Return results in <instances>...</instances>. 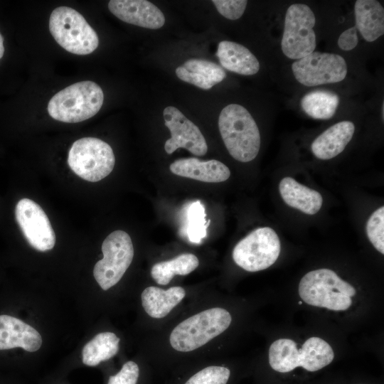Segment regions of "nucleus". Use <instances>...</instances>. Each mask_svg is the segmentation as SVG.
Segmentation results:
<instances>
[{
  "label": "nucleus",
  "mask_w": 384,
  "mask_h": 384,
  "mask_svg": "<svg viewBox=\"0 0 384 384\" xmlns=\"http://www.w3.org/2000/svg\"><path fill=\"white\" fill-rule=\"evenodd\" d=\"M218 128L224 144L233 159L249 162L257 156L260 133L245 107L238 104L226 105L220 113Z\"/></svg>",
  "instance_id": "nucleus-1"
},
{
  "label": "nucleus",
  "mask_w": 384,
  "mask_h": 384,
  "mask_svg": "<svg viewBox=\"0 0 384 384\" xmlns=\"http://www.w3.org/2000/svg\"><path fill=\"white\" fill-rule=\"evenodd\" d=\"M334 358L331 346L324 339L313 336L298 350L292 339L280 338L269 349V363L279 373H288L297 367L314 372L330 364Z\"/></svg>",
  "instance_id": "nucleus-2"
},
{
  "label": "nucleus",
  "mask_w": 384,
  "mask_h": 384,
  "mask_svg": "<svg viewBox=\"0 0 384 384\" xmlns=\"http://www.w3.org/2000/svg\"><path fill=\"white\" fill-rule=\"evenodd\" d=\"M103 101V91L97 83L78 82L53 95L48 104V112L60 122H80L95 115Z\"/></svg>",
  "instance_id": "nucleus-3"
},
{
  "label": "nucleus",
  "mask_w": 384,
  "mask_h": 384,
  "mask_svg": "<svg viewBox=\"0 0 384 384\" xmlns=\"http://www.w3.org/2000/svg\"><path fill=\"white\" fill-rule=\"evenodd\" d=\"M299 294L306 304L334 311H343L352 304L355 288L329 269L306 273L300 280Z\"/></svg>",
  "instance_id": "nucleus-4"
},
{
  "label": "nucleus",
  "mask_w": 384,
  "mask_h": 384,
  "mask_svg": "<svg viewBox=\"0 0 384 384\" xmlns=\"http://www.w3.org/2000/svg\"><path fill=\"white\" fill-rule=\"evenodd\" d=\"M231 321L230 313L223 308L206 309L178 324L171 333L170 344L178 351H194L224 332Z\"/></svg>",
  "instance_id": "nucleus-5"
},
{
  "label": "nucleus",
  "mask_w": 384,
  "mask_h": 384,
  "mask_svg": "<svg viewBox=\"0 0 384 384\" xmlns=\"http://www.w3.org/2000/svg\"><path fill=\"white\" fill-rule=\"evenodd\" d=\"M49 30L55 41L73 54H90L99 45L95 31L82 14L70 7L60 6L52 11Z\"/></svg>",
  "instance_id": "nucleus-6"
},
{
  "label": "nucleus",
  "mask_w": 384,
  "mask_h": 384,
  "mask_svg": "<svg viewBox=\"0 0 384 384\" xmlns=\"http://www.w3.org/2000/svg\"><path fill=\"white\" fill-rule=\"evenodd\" d=\"M70 169L81 178L97 182L113 170L115 157L111 146L95 137H85L72 144L68 156Z\"/></svg>",
  "instance_id": "nucleus-7"
},
{
  "label": "nucleus",
  "mask_w": 384,
  "mask_h": 384,
  "mask_svg": "<svg viewBox=\"0 0 384 384\" xmlns=\"http://www.w3.org/2000/svg\"><path fill=\"white\" fill-rule=\"evenodd\" d=\"M315 23V15L306 4L297 3L289 6L281 41L282 53L287 58L297 60L314 51Z\"/></svg>",
  "instance_id": "nucleus-8"
},
{
  "label": "nucleus",
  "mask_w": 384,
  "mask_h": 384,
  "mask_svg": "<svg viewBox=\"0 0 384 384\" xmlns=\"http://www.w3.org/2000/svg\"><path fill=\"white\" fill-rule=\"evenodd\" d=\"M103 258L94 266L93 275L100 287L107 290L115 285L131 265L134 247L125 231L111 233L102 245Z\"/></svg>",
  "instance_id": "nucleus-9"
},
{
  "label": "nucleus",
  "mask_w": 384,
  "mask_h": 384,
  "mask_svg": "<svg viewBox=\"0 0 384 384\" xmlns=\"http://www.w3.org/2000/svg\"><path fill=\"white\" fill-rule=\"evenodd\" d=\"M280 253V241L271 228H258L239 241L233 250V259L241 268L257 272L272 265Z\"/></svg>",
  "instance_id": "nucleus-10"
},
{
  "label": "nucleus",
  "mask_w": 384,
  "mask_h": 384,
  "mask_svg": "<svg viewBox=\"0 0 384 384\" xmlns=\"http://www.w3.org/2000/svg\"><path fill=\"white\" fill-rule=\"evenodd\" d=\"M295 79L302 85L314 87L341 82L345 79L348 67L340 55L316 52L292 64Z\"/></svg>",
  "instance_id": "nucleus-11"
},
{
  "label": "nucleus",
  "mask_w": 384,
  "mask_h": 384,
  "mask_svg": "<svg viewBox=\"0 0 384 384\" xmlns=\"http://www.w3.org/2000/svg\"><path fill=\"white\" fill-rule=\"evenodd\" d=\"M14 220L28 244L35 250L46 252L55 244V234L51 223L35 201L28 198L17 201L14 210Z\"/></svg>",
  "instance_id": "nucleus-12"
},
{
  "label": "nucleus",
  "mask_w": 384,
  "mask_h": 384,
  "mask_svg": "<svg viewBox=\"0 0 384 384\" xmlns=\"http://www.w3.org/2000/svg\"><path fill=\"white\" fill-rule=\"evenodd\" d=\"M165 126L171 132V138L164 144L168 154L178 148H184L195 156H203L208 151L207 142L199 128L178 109L167 106L163 111Z\"/></svg>",
  "instance_id": "nucleus-13"
},
{
  "label": "nucleus",
  "mask_w": 384,
  "mask_h": 384,
  "mask_svg": "<svg viewBox=\"0 0 384 384\" xmlns=\"http://www.w3.org/2000/svg\"><path fill=\"white\" fill-rule=\"evenodd\" d=\"M108 9L119 19L137 26L159 29L165 23L162 11L149 1L111 0Z\"/></svg>",
  "instance_id": "nucleus-14"
},
{
  "label": "nucleus",
  "mask_w": 384,
  "mask_h": 384,
  "mask_svg": "<svg viewBox=\"0 0 384 384\" xmlns=\"http://www.w3.org/2000/svg\"><path fill=\"white\" fill-rule=\"evenodd\" d=\"M41 345V336L33 327L14 316L0 315V350L18 347L34 352Z\"/></svg>",
  "instance_id": "nucleus-15"
},
{
  "label": "nucleus",
  "mask_w": 384,
  "mask_h": 384,
  "mask_svg": "<svg viewBox=\"0 0 384 384\" xmlns=\"http://www.w3.org/2000/svg\"><path fill=\"white\" fill-rule=\"evenodd\" d=\"M169 169L175 175L207 183L223 182L230 176V169L223 163L195 157L177 159L171 164Z\"/></svg>",
  "instance_id": "nucleus-16"
},
{
  "label": "nucleus",
  "mask_w": 384,
  "mask_h": 384,
  "mask_svg": "<svg viewBox=\"0 0 384 384\" xmlns=\"http://www.w3.org/2000/svg\"><path fill=\"white\" fill-rule=\"evenodd\" d=\"M354 132L355 125L351 121L333 124L314 140L311 146L313 154L321 160L336 157L350 142Z\"/></svg>",
  "instance_id": "nucleus-17"
},
{
  "label": "nucleus",
  "mask_w": 384,
  "mask_h": 384,
  "mask_svg": "<svg viewBox=\"0 0 384 384\" xmlns=\"http://www.w3.org/2000/svg\"><path fill=\"white\" fill-rule=\"evenodd\" d=\"M176 76L181 80L203 90H209L223 81L226 73L219 65L207 60L191 58L176 68Z\"/></svg>",
  "instance_id": "nucleus-18"
},
{
  "label": "nucleus",
  "mask_w": 384,
  "mask_h": 384,
  "mask_svg": "<svg viewBox=\"0 0 384 384\" xmlns=\"http://www.w3.org/2000/svg\"><path fill=\"white\" fill-rule=\"evenodd\" d=\"M215 55L223 68L240 75H252L260 68L255 55L244 46L233 41H220Z\"/></svg>",
  "instance_id": "nucleus-19"
},
{
  "label": "nucleus",
  "mask_w": 384,
  "mask_h": 384,
  "mask_svg": "<svg viewBox=\"0 0 384 384\" xmlns=\"http://www.w3.org/2000/svg\"><path fill=\"white\" fill-rule=\"evenodd\" d=\"M279 190L282 199L288 206L306 214H316L321 208V195L318 191L298 183L293 178H283L279 184Z\"/></svg>",
  "instance_id": "nucleus-20"
},
{
  "label": "nucleus",
  "mask_w": 384,
  "mask_h": 384,
  "mask_svg": "<svg viewBox=\"0 0 384 384\" xmlns=\"http://www.w3.org/2000/svg\"><path fill=\"white\" fill-rule=\"evenodd\" d=\"M356 27L368 42L384 33V9L376 0H357L354 5Z\"/></svg>",
  "instance_id": "nucleus-21"
},
{
  "label": "nucleus",
  "mask_w": 384,
  "mask_h": 384,
  "mask_svg": "<svg viewBox=\"0 0 384 384\" xmlns=\"http://www.w3.org/2000/svg\"><path fill=\"white\" fill-rule=\"evenodd\" d=\"M185 295V289L181 287H172L166 290L148 287L142 293V304L149 316L161 319L167 316Z\"/></svg>",
  "instance_id": "nucleus-22"
},
{
  "label": "nucleus",
  "mask_w": 384,
  "mask_h": 384,
  "mask_svg": "<svg viewBox=\"0 0 384 384\" xmlns=\"http://www.w3.org/2000/svg\"><path fill=\"white\" fill-rule=\"evenodd\" d=\"M119 338L112 332H102L87 342L82 351V363L95 366L114 356L119 351Z\"/></svg>",
  "instance_id": "nucleus-23"
},
{
  "label": "nucleus",
  "mask_w": 384,
  "mask_h": 384,
  "mask_svg": "<svg viewBox=\"0 0 384 384\" xmlns=\"http://www.w3.org/2000/svg\"><path fill=\"white\" fill-rule=\"evenodd\" d=\"M338 95L333 92L318 90L302 97L300 105L302 110L316 119H329L336 113L339 105Z\"/></svg>",
  "instance_id": "nucleus-24"
},
{
  "label": "nucleus",
  "mask_w": 384,
  "mask_h": 384,
  "mask_svg": "<svg viewBox=\"0 0 384 384\" xmlns=\"http://www.w3.org/2000/svg\"><path fill=\"white\" fill-rule=\"evenodd\" d=\"M199 265L198 257L191 253H184L167 261L157 262L151 270V275L159 284H169L174 275H186Z\"/></svg>",
  "instance_id": "nucleus-25"
},
{
  "label": "nucleus",
  "mask_w": 384,
  "mask_h": 384,
  "mask_svg": "<svg viewBox=\"0 0 384 384\" xmlns=\"http://www.w3.org/2000/svg\"><path fill=\"white\" fill-rule=\"evenodd\" d=\"M204 206L200 201L191 202L186 210L184 234L193 243H200L207 235L210 220H207Z\"/></svg>",
  "instance_id": "nucleus-26"
},
{
  "label": "nucleus",
  "mask_w": 384,
  "mask_h": 384,
  "mask_svg": "<svg viewBox=\"0 0 384 384\" xmlns=\"http://www.w3.org/2000/svg\"><path fill=\"white\" fill-rule=\"evenodd\" d=\"M366 233L374 247L384 254V207L375 210L366 223Z\"/></svg>",
  "instance_id": "nucleus-27"
},
{
  "label": "nucleus",
  "mask_w": 384,
  "mask_h": 384,
  "mask_svg": "<svg viewBox=\"0 0 384 384\" xmlns=\"http://www.w3.org/2000/svg\"><path fill=\"white\" fill-rule=\"evenodd\" d=\"M230 375L228 368L211 366L192 375L185 384H226Z\"/></svg>",
  "instance_id": "nucleus-28"
},
{
  "label": "nucleus",
  "mask_w": 384,
  "mask_h": 384,
  "mask_svg": "<svg viewBox=\"0 0 384 384\" xmlns=\"http://www.w3.org/2000/svg\"><path fill=\"white\" fill-rule=\"evenodd\" d=\"M212 3L220 15L230 20H237L244 14L247 1L213 0Z\"/></svg>",
  "instance_id": "nucleus-29"
},
{
  "label": "nucleus",
  "mask_w": 384,
  "mask_h": 384,
  "mask_svg": "<svg viewBox=\"0 0 384 384\" xmlns=\"http://www.w3.org/2000/svg\"><path fill=\"white\" fill-rule=\"evenodd\" d=\"M139 375L138 365L134 361L125 363L119 372L109 378L107 384H137Z\"/></svg>",
  "instance_id": "nucleus-30"
},
{
  "label": "nucleus",
  "mask_w": 384,
  "mask_h": 384,
  "mask_svg": "<svg viewBox=\"0 0 384 384\" xmlns=\"http://www.w3.org/2000/svg\"><path fill=\"white\" fill-rule=\"evenodd\" d=\"M357 32L356 27L352 26L341 33L337 41L338 47L345 51L355 48L358 43Z\"/></svg>",
  "instance_id": "nucleus-31"
},
{
  "label": "nucleus",
  "mask_w": 384,
  "mask_h": 384,
  "mask_svg": "<svg viewBox=\"0 0 384 384\" xmlns=\"http://www.w3.org/2000/svg\"><path fill=\"white\" fill-rule=\"evenodd\" d=\"M4 39L0 33V58H2L4 53Z\"/></svg>",
  "instance_id": "nucleus-32"
},
{
  "label": "nucleus",
  "mask_w": 384,
  "mask_h": 384,
  "mask_svg": "<svg viewBox=\"0 0 384 384\" xmlns=\"http://www.w3.org/2000/svg\"><path fill=\"white\" fill-rule=\"evenodd\" d=\"M382 119L383 120L384 119V104H383V102L382 103Z\"/></svg>",
  "instance_id": "nucleus-33"
}]
</instances>
